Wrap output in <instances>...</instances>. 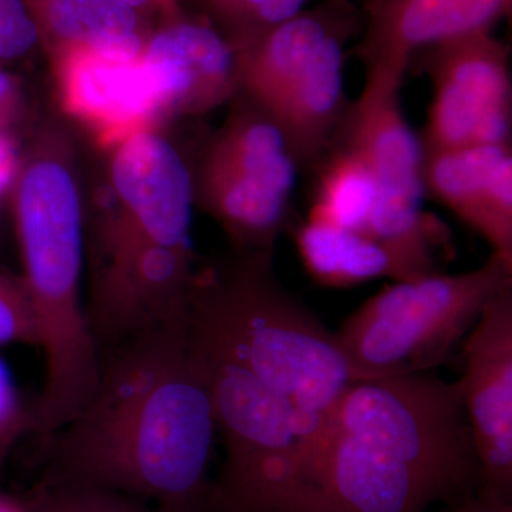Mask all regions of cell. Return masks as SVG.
<instances>
[{
  "label": "cell",
  "mask_w": 512,
  "mask_h": 512,
  "mask_svg": "<svg viewBox=\"0 0 512 512\" xmlns=\"http://www.w3.org/2000/svg\"><path fill=\"white\" fill-rule=\"evenodd\" d=\"M214 402L187 312L100 350L79 414L39 437L40 480L113 491L157 512H210Z\"/></svg>",
  "instance_id": "6da1fadb"
},
{
  "label": "cell",
  "mask_w": 512,
  "mask_h": 512,
  "mask_svg": "<svg viewBox=\"0 0 512 512\" xmlns=\"http://www.w3.org/2000/svg\"><path fill=\"white\" fill-rule=\"evenodd\" d=\"M480 484L458 384L433 372L350 382L309 458L311 512H426Z\"/></svg>",
  "instance_id": "7a4b0ae2"
},
{
  "label": "cell",
  "mask_w": 512,
  "mask_h": 512,
  "mask_svg": "<svg viewBox=\"0 0 512 512\" xmlns=\"http://www.w3.org/2000/svg\"><path fill=\"white\" fill-rule=\"evenodd\" d=\"M22 276L39 323L45 380L32 404L35 436L69 423L99 379L100 353L84 308L86 207L72 140L57 124L37 131L9 191Z\"/></svg>",
  "instance_id": "3957f363"
},
{
  "label": "cell",
  "mask_w": 512,
  "mask_h": 512,
  "mask_svg": "<svg viewBox=\"0 0 512 512\" xmlns=\"http://www.w3.org/2000/svg\"><path fill=\"white\" fill-rule=\"evenodd\" d=\"M271 252H235L198 266L188 301L192 332L292 407L306 464L330 409L352 379L322 320L279 282Z\"/></svg>",
  "instance_id": "277c9868"
},
{
  "label": "cell",
  "mask_w": 512,
  "mask_h": 512,
  "mask_svg": "<svg viewBox=\"0 0 512 512\" xmlns=\"http://www.w3.org/2000/svg\"><path fill=\"white\" fill-rule=\"evenodd\" d=\"M508 286L512 261L495 254L464 274L434 272L384 286L333 332L350 379L433 372Z\"/></svg>",
  "instance_id": "5b68a950"
},
{
  "label": "cell",
  "mask_w": 512,
  "mask_h": 512,
  "mask_svg": "<svg viewBox=\"0 0 512 512\" xmlns=\"http://www.w3.org/2000/svg\"><path fill=\"white\" fill-rule=\"evenodd\" d=\"M195 339L225 450L211 484L210 512H311L305 440L292 407Z\"/></svg>",
  "instance_id": "8992f818"
},
{
  "label": "cell",
  "mask_w": 512,
  "mask_h": 512,
  "mask_svg": "<svg viewBox=\"0 0 512 512\" xmlns=\"http://www.w3.org/2000/svg\"><path fill=\"white\" fill-rule=\"evenodd\" d=\"M109 153L110 194L86 211L87 241L99 248L194 249L192 171L177 148L150 128Z\"/></svg>",
  "instance_id": "52a82bcc"
},
{
  "label": "cell",
  "mask_w": 512,
  "mask_h": 512,
  "mask_svg": "<svg viewBox=\"0 0 512 512\" xmlns=\"http://www.w3.org/2000/svg\"><path fill=\"white\" fill-rule=\"evenodd\" d=\"M423 69L433 83L423 153L511 143L510 53L491 30L427 47Z\"/></svg>",
  "instance_id": "ba28073f"
},
{
  "label": "cell",
  "mask_w": 512,
  "mask_h": 512,
  "mask_svg": "<svg viewBox=\"0 0 512 512\" xmlns=\"http://www.w3.org/2000/svg\"><path fill=\"white\" fill-rule=\"evenodd\" d=\"M403 77L366 73L365 87L339 128L333 144L355 151L377 184L375 210L367 228L387 234L407 227L423 214V150L404 117ZM332 147V146H330Z\"/></svg>",
  "instance_id": "9c48e42d"
},
{
  "label": "cell",
  "mask_w": 512,
  "mask_h": 512,
  "mask_svg": "<svg viewBox=\"0 0 512 512\" xmlns=\"http://www.w3.org/2000/svg\"><path fill=\"white\" fill-rule=\"evenodd\" d=\"M463 355L457 384L480 464L477 497L512 503V286L487 303Z\"/></svg>",
  "instance_id": "30bf717a"
},
{
  "label": "cell",
  "mask_w": 512,
  "mask_h": 512,
  "mask_svg": "<svg viewBox=\"0 0 512 512\" xmlns=\"http://www.w3.org/2000/svg\"><path fill=\"white\" fill-rule=\"evenodd\" d=\"M141 62L161 121L204 116L239 93L235 50L204 16L184 12L157 22Z\"/></svg>",
  "instance_id": "8fae6325"
},
{
  "label": "cell",
  "mask_w": 512,
  "mask_h": 512,
  "mask_svg": "<svg viewBox=\"0 0 512 512\" xmlns=\"http://www.w3.org/2000/svg\"><path fill=\"white\" fill-rule=\"evenodd\" d=\"M47 59L63 113L89 131L97 146L109 151L160 123L156 93L141 57L66 49Z\"/></svg>",
  "instance_id": "7c38bea8"
},
{
  "label": "cell",
  "mask_w": 512,
  "mask_h": 512,
  "mask_svg": "<svg viewBox=\"0 0 512 512\" xmlns=\"http://www.w3.org/2000/svg\"><path fill=\"white\" fill-rule=\"evenodd\" d=\"M512 0H369L357 56L366 73L404 77L414 53L453 37L491 30Z\"/></svg>",
  "instance_id": "4fadbf2b"
},
{
  "label": "cell",
  "mask_w": 512,
  "mask_h": 512,
  "mask_svg": "<svg viewBox=\"0 0 512 512\" xmlns=\"http://www.w3.org/2000/svg\"><path fill=\"white\" fill-rule=\"evenodd\" d=\"M350 22L333 30L271 111L298 168H315L342 127L349 103L343 86Z\"/></svg>",
  "instance_id": "5bb4252c"
},
{
  "label": "cell",
  "mask_w": 512,
  "mask_h": 512,
  "mask_svg": "<svg viewBox=\"0 0 512 512\" xmlns=\"http://www.w3.org/2000/svg\"><path fill=\"white\" fill-rule=\"evenodd\" d=\"M194 204L215 220L235 252H271L291 231V200L204 150L192 173Z\"/></svg>",
  "instance_id": "9a60e30c"
},
{
  "label": "cell",
  "mask_w": 512,
  "mask_h": 512,
  "mask_svg": "<svg viewBox=\"0 0 512 512\" xmlns=\"http://www.w3.org/2000/svg\"><path fill=\"white\" fill-rule=\"evenodd\" d=\"M46 55L86 49L138 59L156 20L119 0H26Z\"/></svg>",
  "instance_id": "2e32d148"
},
{
  "label": "cell",
  "mask_w": 512,
  "mask_h": 512,
  "mask_svg": "<svg viewBox=\"0 0 512 512\" xmlns=\"http://www.w3.org/2000/svg\"><path fill=\"white\" fill-rule=\"evenodd\" d=\"M349 22V16L330 6L311 12L302 10L295 18L235 50L239 93L271 113L320 43Z\"/></svg>",
  "instance_id": "e0dca14e"
},
{
  "label": "cell",
  "mask_w": 512,
  "mask_h": 512,
  "mask_svg": "<svg viewBox=\"0 0 512 512\" xmlns=\"http://www.w3.org/2000/svg\"><path fill=\"white\" fill-rule=\"evenodd\" d=\"M291 228L303 269L323 288L348 289L380 278L410 281L423 276L396 249L363 232L313 220Z\"/></svg>",
  "instance_id": "ac0fdd59"
},
{
  "label": "cell",
  "mask_w": 512,
  "mask_h": 512,
  "mask_svg": "<svg viewBox=\"0 0 512 512\" xmlns=\"http://www.w3.org/2000/svg\"><path fill=\"white\" fill-rule=\"evenodd\" d=\"M205 150L291 200L298 165L275 117L238 93Z\"/></svg>",
  "instance_id": "d6986e66"
},
{
  "label": "cell",
  "mask_w": 512,
  "mask_h": 512,
  "mask_svg": "<svg viewBox=\"0 0 512 512\" xmlns=\"http://www.w3.org/2000/svg\"><path fill=\"white\" fill-rule=\"evenodd\" d=\"M511 154V143L471 144L423 153L424 194L476 229L488 180L497 165Z\"/></svg>",
  "instance_id": "ffe728a7"
},
{
  "label": "cell",
  "mask_w": 512,
  "mask_h": 512,
  "mask_svg": "<svg viewBox=\"0 0 512 512\" xmlns=\"http://www.w3.org/2000/svg\"><path fill=\"white\" fill-rule=\"evenodd\" d=\"M308 220L366 234L377 200V184L365 161L355 151L332 144L315 165Z\"/></svg>",
  "instance_id": "44dd1931"
},
{
  "label": "cell",
  "mask_w": 512,
  "mask_h": 512,
  "mask_svg": "<svg viewBox=\"0 0 512 512\" xmlns=\"http://www.w3.org/2000/svg\"><path fill=\"white\" fill-rule=\"evenodd\" d=\"M202 16L238 50L295 18L306 0H198Z\"/></svg>",
  "instance_id": "7402d4cb"
},
{
  "label": "cell",
  "mask_w": 512,
  "mask_h": 512,
  "mask_svg": "<svg viewBox=\"0 0 512 512\" xmlns=\"http://www.w3.org/2000/svg\"><path fill=\"white\" fill-rule=\"evenodd\" d=\"M32 512H157L127 495L89 485L39 480L25 498Z\"/></svg>",
  "instance_id": "603a6c76"
},
{
  "label": "cell",
  "mask_w": 512,
  "mask_h": 512,
  "mask_svg": "<svg viewBox=\"0 0 512 512\" xmlns=\"http://www.w3.org/2000/svg\"><path fill=\"white\" fill-rule=\"evenodd\" d=\"M474 231L487 241L493 254L512 261V154L497 165L488 180Z\"/></svg>",
  "instance_id": "cb8c5ba5"
},
{
  "label": "cell",
  "mask_w": 512,
  "mask_h": 512,
  "mask_svg": "<svg viewBox=\"0 0 512 512\" xmlns=\"http://www.w3.org/2000/svg\"><path fill=\"white\" fill-rule=\"evenodd\" d=\"M9 345L40 348L39 323L22 276L0 268V348Z\"/></svg>",
  "instance_id": "d4e9b609"
},
{
  "label": "cell",
  "mask_w": 512,
  "mask_h": 512,
  "mask_svg": "<svg viewBox=\"0 0 512 512\" xmlns=\"http://www.w3.org/2000/svg\"><path fill=\"white\" fill-rule=\"evenodd\" d=\"M26 434H35L32 406L20 399L12 373L0 357V470Z\"/></svg>",
  "instance_id": "484cf974"
},
{
  "label": "cell",
  "mask_w": 512,
  "mask_h": 512,
  "mask_svg": "<svg viewBox=\"0 0 512 512\" xmlns=\"http://www.w3.org/2000/svg\"><path fill=\"white\" fill-rule=\"evenodd\" d=\"M40 46L39 30L26 0H0V67Z\"/></svg>",
  "instance_id": "4316f807"
},
{
  "label": "cell",
  "mask_w": 512,
  "mask_h": 512,
  "mask_svg": "<svg viewBox=\"0 0 512 512\" xmlns=\"http://www.w3.org/2000/svg\"><path fill=\"white\" fill-rule=\"evenodd\" d=\"M22 103V83L19 77L0 67V133L8 131Z\"/></svg>",
  "instance_id": "83f0119b"
},
{
  "label": "cell",
  "mask_w": 512,
  "mask_h": 512,
  "mask_svg": "<svg viewBox=\"0 0 512 512\" xmlns=\"http://www.w3.org/2000/svg\"><path fill=\"white\" fill-rule=\"evenodd\" d=\"M124 5L144 13L148 18L160 20L173 18L185 12L188 0H119Z\"/></svg>",
  "instance_id": "f1b7e54d"
},
{
  "label": "cell",
  "mask_w": 512,
  "mask_h": 512,
  "mask_svg": "<svg viewBox=\"0 0 512 512\" xmlns=\"http://www.w3.org/2000/svg\"><path fill=\"white\" fill-rule=\"evenodd\" d=\"M450 512H512V503H500L476 495L463 503L453 505Z\"/></svg>",
  "instance_id": "f546056e"
},
{
  "label": "cell",
  "mask_w": 512,
  "mask_h": 512,
  "mask_svg": "<svg viewBox=\"0 0 512 512\" xmlns=\"http://www.w3.org/2000/svg\"><path fill=\"white\" fill-rule=\"evenodd\" d=\"M0 512H32L25 500L0 493Z\"/></svg>",
  "instance_id": "4dcf8cb0"
},
{
  "label": "cell",
  "mask_w": 512,
  "mask_h": 512,
  "mask_svg": "<svg viewBox=\"0 0 512 512\" xmlns=\"http://www.w3.org/2000/svg\"><path fill=\"white\" fill-rule=\"evenodd\" d=\"M6 194H3V192H0V207H2L3 200H5Z\"/></svg>",
  "instance_id": "1f68e13d"
}]
</instances>
